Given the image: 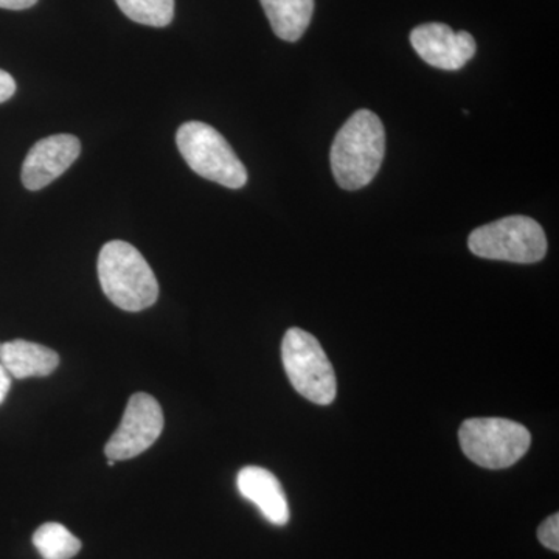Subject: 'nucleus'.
<instances>
[{
    "mask_svg": "<svg viewBox=\"0 0 559 559\" xmlns=\"http://www.w3.org/2000/svg\"><path fill=\"white\" fill-rule=\"evenodd\" d=\"M384 154L385 131L380 117L360 109L341 128L331 146L334 179L341 189H364L380 171Z\"/></svg>",
    "mask_w": 559,
    "mask_h": 559,
    "instance_id": "f257e3e1",
    "label": "nucleus"
},
{
    "mask_svg": "<svg viewBox=\"0 0 559 559\" xmlns=\"http://www.w3.org/2000/svg\"><path fill=\"white\" fill-rule=\"evenodd\" d=\"M98 278L106 297L123 311L146 310L159 297V283L148 261L130 242L116 240L103 246Z\"/></svg>",
    "mask_w": 559,
    "mask_h": 559,
    "instance_id": "f03ea898",
    "label": "nucleus"
},
{
    "mask_svg": "<svg viewBox=\"0 0 559 559\" xmlns=\"http://www.w3.org/2000/svg\"><path fill=\"white\" fill-rule=\"evenodd\" d=\"M179 153L201 178L238 190L248 182V170L224 135L202 121H187L176 134Z\"/></svg>",
    "mask_w": 559,
    "mask_h": 559,
    "instance_id": "7ed1b4c3",
    "label": "nucleus"
},
{
    "mask_svg": "<svg viewBox=\"0 0 559 559\" xmlns=\"http://www.w3.org/2000/svg\"><path fill=\"white\" fill-rule=\"evenodd\" d=\"M463 454L487 469H506L520 462L532 444L525 426L503 418H471L459 430Z\"/></svg>",
    "mask_w": 559,
    "mask_h": 559,
    "instance_id": "20e7f679",
    "label": "nucleus"
},
{
    "mask_svg": "<svg viewBox=\"0 0 559 559\" xmlns=\"http://www.w3.org/2000/svg\"><path fill=\"white\" fill-rule=\"evenodd\" d=\"M282 359L290 384L304 399L329 406L336 399L337 381L322 345L305 330L286 331Z\"/></svg>",
    "mask_w": 559,
    "mask_h": 559,
    "instance_id": "39448f33",
    "label": "nucleus"
},
{
    "mask_svg": "<svg viewBox=\"0 0 559 559\" xmlns=\"http://www.w3.org/2000/svg\"><path fill=\"white\" fill-rule=\"evenodd\" d=\"M468 246L471 252L480 259L532 264L546 257L547 238L535 219L514 215L474 230Z\"/></svg>",
    "mask_w": 559,
    "mask_h": 559,
    "instance_id": "423d86ee",
    "label": "nucleus"
},
{
    "mask_svg": "<svg viewBox=\"0 0 559 559\" xmlns=\"http://www.w3.org/2000/svg\"><path fill=\"white\" fill-rule=\"evenodd\" d=\"M164 425V412L157 400L148 393H135L128 401L119 429L106 443V457L114 462L138 457L156 443Z\"/></svg>",
    "mask_w": 559,
    "mask_h": 559,
    "instance_id": "0eeeda50",
    "label": "nucleus"
},
{
    "mask_svg": "<svg viewBox=\"0 0 559 559\" xmlns=\"http://www.w3.org/2000/svg\"><path fill=\"white\" fill-rule=\"evenodd\" d=\"M411 43L423 61L441 70H460L476 55V40L468 32H454L447 24L430 22L414 28Z\"/></svg>",
    "mask_w": 559,
    "mask_h": 559,
    "instance_id": "6e6552de",
    "label": "nucleus"
},
{
    "mask_svg": "<svg viewBox=\"0 0 559 559\" xmlns=\"http://www.w3.org/2000/svg\"><path fill=\"white\" fill-rule=\"evenodd\" d=\"M80 153L81 143L75 135L55 134L40 139L28 151L22 165V183L32 191L46 189L79 159Z\"/></svg>",
    "mask_w": 559,
    "mask_h": 559,
    "instance_id": "1a4fd4ad",
    "label": "nucleus"
},
{
    "mask_svg": "<svg viewBox=\"0 0 559 559\" xmlns=\"http://www.w3.org/2000/svg\"><path fill=\"white\" fill-rule=\"evenodd\" d=\"M237 485L242 498L259 507L261 514L271 524H288L290 516L288 499L282 484L271 471L260 466H246L238 473Z\"/></svg>",
    "mask_w": 559,
    "mask_h": 559,
    "instance_id": "9d476101",
    "label": "nucleus"
},
{
    "mask_svg": "<svg viewBox=\"0 0 559 559\" xmlns=\"http://www.w3.org/2000/svg\"><path fill=\"white\" fill-rule=\"evenodd\" d=\"M0 364L5 367L11 378L27 380L49 377L60 366V356L44 345L16 340L0 344Z\"/></svg>",
    "mask_w": 559,
    "mask_h": 559,
    "instance_id": "9b49d317",
    "label": "nucleus"
},
{
    "mask_svg": "<svg viewBox=\"0 0 559 559\" xmlns=\"http://www.w3.org/2000/svg\"><path fill=\"white\" fill-rule=\"evenodd\" d=\"M272 31L280 39L296 43L304 33L314 13V0H260Z\"/></svg>",
    "mask_w": 559,
    "mask_h": 559,
    "instance_id": "f8f14e48",
    "label": "nucleus"
},
{
    "mask_svg": "<svg viewBox=\"0 0 559 559\" xmlns=\"http://www.w3.org/2000/svg\"><path fill=\"white\" fill-rule=\"evenodd\" d=\"M33 546L44 559H72L80 554L81 540L64 525L47 522L33 535Z\"/></svg>",
    "mask_w": 559,
    "mask_h": 559,
    "instance_id": "ddd939ff",
    "label": "nucleus"
},
{
    "mask_svg": "<svg viewBox=\"0 0 559 559\" xmlns=\"http://www.w3.org/2000/svg\"><path fill=\"white\" fill-rule=\"evenodd\" d=\"M119 9L138 24L167 27L175 17V0H116Z\"/></svg>",
    "mask_w": 559,
    "mask_h": 559,
    "instance_id": "4468645a",
    "label": "nucleus"
},
{
    "mask_svg": "<svg viewBox=\"0 0 559 559\" xmlns=\"http://www.w3.org/2000/svg\"><path fill=\"white\" fill-rule=\"evenodd\" d=\"M538 539L547 549L559 551V514L547 518L538 528Z\"/></svg>",
    "mask_w": 559,
    "mask_h": 559,
    "instance_id": "2eb2a0df",
    "label": "nucleus"
},
{
    "mask_svg": "<svg viewBox=\"0 0 559 559\" xmlns=\"http://www.w3.org/2000/svg\"><path fill=\"white\" fill-rule=\"evenodd\" d=\"M16 92V81L5 70L0 69V103L10 100Z\"/></svg>",
    "mask_w": 559,
    "mask_h": 559,
    "instance_id": "dca6fc26",
    "label": "nucleus"
},
{
    "mask_svg": "<svg viewBox=\"0 0 559 559\" xmlns=\"http://www.w3.org/2000/svg\"><path fill=\"white\" fill-rule=\"evenodd\" d=\"M38 0H0V9L3 10H27L36 5Z\"/></svg>",
    "mask_w": 559,
    "mask_h": 559,
    "instance_id": "f3484780",
    "label": "nucleus"
},
{
    "mask_svg": "<svg viewBox=\"0 0 559 559\" xmlns=\"http://www.w3.org/2000/svg\"><path fill=\"white\" fill-rule=\"evenodd\" d=\"M11 389V377L5 367L0 364V404H3Z\"/></svg>",
    "mask_w": 559,
    "mask_h": 559,
    "instance_id": "a211bd4d",
    "label": "nucleus"
},
{
    "mask_svg": "<svg viewBox=\"0 0 559 559\" xmlns=\"http://www.w3.org/2000/svg\"><path fill=\"white\" fill-rule=\"evenodd\" d=\"M114 465H116V462H114V460L108 459V466H114Z\"/></svg>",
    "mask_w": 559,
    "mask_h": 559,
    "instance_id": "6ab92c4d",
    "label": "nucleus"
},
{
    "mask_svg": "<svg viewBox=\"0 0 559 559\" xmlns=\"http://www.w3.org/2000/svg\"><path fill=\"white\" fill-rule=\"evenodd\" d=\"M0 344H2V342H0Z\"/></svg>",
    "mask_w": 559,
    "mask_h": 559,
    "instance_id": "aec40b11",
    "label": "nucleus"
}]
</instances>
